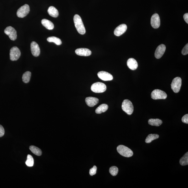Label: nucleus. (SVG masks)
<instances>
[{
	"label": "nucleus",
	"mask_w": 188,
	"mask_h": 188,
	"mask_svg": "<svg viewBox=\"0 0 188 188\" xmlns=\"http://www.w3.org/2000/svg\"><path fill=\"white\" fill-rule=\"evenodd\" d=\"M73 21L75 27L79 33L81 34H85L86 30L81 17L79 15L76 14L73 17Z\"/></svg>",
	"instance_id": "1"
},
{
	"label": "nucleus",
	"mask_w": 188,
	"mask_h": 188,
	"mask_svg": "<svg viewBox=\"0 0 188 188\" xmlns=\"http://www.w3.org/2000/svg\"><path fill=\"white\" fill-rule=\"evenodd\" d=\"M118 152L122 156L129 157L133 156V152L127 147L123 145L118 146L117 148Z\"/></svg>",
	"instance_id": "2"
},
{
	"label": "nucleus",
	"mask_w": 188,
	"mask_h": 188,
	"mask_svg": "<svg viewBox=\"0 0 188 188\" xmlns=\"http://www.w3.org/2000/svg\"><path fill=\"white\" fill-rule=\"evenodd\" d=\"M122 109L129 115H131L133 112V106L132 103L128 99H125L122 103Z\"/></svg>",
	"instance_id": "3"
},
{
	"label": "nucleus",
	"mask_w": 188,
	"mask_h": 188,
	"mask_svg": "<svg viewBox=\"0 0 188 188\" xmlns=\"http://www.w3.org/2000/svg\"><path fill=\"white\" fill-rule=\"evenodd\" d=\"M106 86L105 84L101 82H96L92 84L91 86L92 91L96 93H101L106 90Z\"/></svg>",
	"instance_id": "4"
},
{
	"label": "nucleus",
	"mask_w": 188,
	"mask_h": 188,
	"mask_svg": "<svg viewBox=\"0 0 188 188\" xmlns=\"http://www.w3.org/2000/svg\"><path fill=\"white\" fill-rule=\"evenodd\" d=\"M151 98L154 100L165 99L167 98L166 93L160 90L156 89L153 90L151 94Z\"/></svg>",
	"instance_id": "5"
},
{
	"label": "nucleus",
	"mask_w": 188,
	"mask_h": 188,
	"mask_svg": "<svg viewBox=\"0 0 188 188\" xmlns=\"http://www.w3.org/2000/svg\"><path fill=\"white\" fill-rule=\"evenodd\" d=\"M181 79L180 77H176L173 80L171 84V88L173 91L178 93L180 91L181 85Z\"/></svg>",
	"instance_id": "6"
},
{
	"label": "nucleus",
	"mask_w": 188,
	"mask_h": 188,
	"mask_svg": "<svg viewBox=\"0 0 188 188\" xmlns=\"http://www.w3.org/2000/svg\"><path fill=\"white\" fill-rule=\"evenodd\" d=\"M30 12V7L28 4L22 6L17 12V16L19 18H23L27 16Z\"/></svg>",
	"instance_id": "7"
},
{
	"label": "nucleus",
	"mask_w": 188,
	"mask_h": 188,
	"mask_svg": "<svg viewBox=\"0 0 188 188\" xmlns=\"http://www.w3.org/2000/svg\"><path fill=\"white\" fill-rule=\"evenodd\" d=\"M21 52L18 47L14 46L12 47L10 51V59L11 61H16L21 55Z\"/></svg>",
	"instance_id": "8"
},
{
	"label": "nucleus",
	"mask_w": 188,
	"mask_h": 188,
	"mask_svg": "<svg viewBox=\"0 0 188 188\" xmlns=\"http://www.w3.org/2000/svg\"><path fill=\"white\" fill-rule=\"evenodd\" d=\"M4 32L9 36V38L12 40H15L17 38L16 31L14 28L11 26L6 27L4 30Z\"/></svg>",
	"instance_id": "9"
},
{
	"label": "nucleus",
	"mask_w": 188,
	"mask_h": 188,
	"mask_svg": "<svg viewBox=\"0 0 188 188\" xmlns=\"http://www.w3.org/2000/svg\"><path fill=\"white\" fill-rule=\"evenodd\" d=\"M151 25L155 29H157L160 27V20L158 14L155 13L153 15L151 19Z\"/></svg>",
	"instance_id": "10"
},
{
	"label": "nucleus",
	"mask_w": 188,
	"mask_h": 188,
	"mask_svg": "<svg viewBox=\"0 0 188 188\" xmlns=\"http://www.w3.org/2000/svg\"><path fill=\"white\" fill-rule=\"evenodd\" d=\"M98 77L99 79L104 81H111L113 77L110 73L104 71H101L98 73Z\"/></svg>",
	"instance_id": "11"
},
{
	"label": "nucleus",
	"mask_w": 188,
	"mask_h": 188,
	"mask_svg": "<svg viewBox=\"0 0 188 188\" xmlns=\"http://www.w3.org/2000/svg\"><path fill=\"white\" fill-rule=\"evenodd\" d=\"M166 49V47L165 45L162 44L157 47L155 51V56L157 59H160L165 53Z\"/></svg>",
	"instance_id": "12"
},
{
	"label": "nucleus",
	"mask_w": 188,
	"mask_h": 188,
	"mask_svg": "<svg viewBox=\"0 0 188 188\" xmlns=\"http://www.w3.org/2000/svg\"><path fill=\"white\" fill-rule=\"evenodd\" d=\"M31 47L32 55L34 57H38L40 54V49L37 43L35 42H32L31 43Z\"/></svg>",
	"instance_id": "13"
},
{
	"label": "nucleus",
	"mask_w": 188,
	"mask_h": 188,
	"mask_svg": "<svg viewBox=\"0 0 188 188\" xmlns=\"http://www.w3.org/2000/svg\"><path fill=\"white\" fill-rule=\"evenodd\" d=\"M127 29V25L124 24H123L119 25L116 28L114 31V34L115 35L119 36L124 34L126 31Z\"/></svg>",
	"instance_id": "14"
},
{
	"label": "nucleus",
	"mask_w": 188,
	"mask_h": 188,
	"mask_svg": "<svg viewBox=\"0 0 188 188\" xmlns=\"http://www.w3.org/2000/svg\"><path fill=\"white\" fill-rule=\"evenodd\" d=\"M75 53L77 55L82 56H88L91 55V51L86 48L78 49L75 50Z\"/></svg>",
	"instance_id": "15"
},
{
	"label": "nucleus",
	"mask_w": 188,
	"mask_h": 188,
	"mask_svg": "<svg viewBox=\"0 0 188 188\" xmlns=\"http://www.w3.org/2000/svg\"><path fill=\"white\" fill-rule=\"evenodd\" d=\"M85 102L88 106L92 107L98 104L99 99L95 97H88L85 99Z\"/></svg>",
	"instance_id": "16"
},
{
	"label": "nucleus",
	"mask_w": 188,
	"mask_h": 188,
	"mask_svg": "<svg viewBox=\"0 0 188 188\" xmlns=\"http://www.w3.org/2000/svg\"><path fill=\"white\" fill-rule=\"evenodd\" d=\"M127 66L131 70H135L138 68V63L133 58H130L127 60Z\"/></svg>",
	"instance_id": "17"
},
{
	"label": "nucleus",
	"mask_w": 188,
	"mask_h": 188,
	"mask_svg": "<svg viewBox=\"0 0 188 188\" xmlns=\"http://www.w3.org/2000/svg\"><path fill=\"white\" fill-rule=\"evenodd\" d=\"M42 25L46 29L49 30H52L54 28L53 23L51 21L46 19H43L41 21Z\"/></svg>",
	"instance_id": "18"
},
{
	"label": "nucleus",
	"mask_w": 188,
	"mask_h": 188,
	"mask_svg": "<svg viewBox=\"0 0 188 188\" xmlns=\"http://www.w3.org/2000/svg\"><path fill=\"white\" fill-rule=\"evenodd\" d=\"M47 12L50 16L54 18H57L59 16V12L58 10L53 6H51L49 7L47 10Z\"/></svg>",
	"instance_id": "19"
},
{
	"label": "nucleus",
	"mask_w": 188,
	"mask_h": 188,
	"mask_svg": "<svg viewBox=\"0 0 188 188\" xmlns=\"http://www.w3.org/2000/svg\"><path fill=\"white\" fill-rule=\"evenodd\" d=\"M148 124L152 126L157 127L160 126L162 124L163 121L159 119H150L148 121Z\"/></svg>",
	"instance_id": "20"
},
{
	"label": "nucleus",
	"mask_w": 188,
	"mask_h": 188,
	"mask_svg": "<svg viewBox=\"0 0 188 188\" xmlns=\"http://www.w3.org/2000/svg\"><path fill=\"white\" fill-rule=\"evenodd\" d=\"M109 108V106L106 104H103L99 106L96 110L97 114H100L106 111Z\"/></svg>",
	"instance_id": "21"
},
{
	"label": "nucleus",
	"mask_w": 188,
	"mask_h": 188,
	"mask_svg": "<svg viewBox=\"0 0 188 188\" xmlns=\"http://www.w3.org/2000/svg\"><path fill=\"white\" fill-rule=\"evenodd\" d=\"M29 149L34 154L40 156L42 154V151L40 149L35 146H31L29 147Z\"/></svg>",
	"instance_id": "22"
},
{
	"label": "nucleus",
	"mask_w": 188,
	"mask_h": 188,
	"mask_svg": "<svg viewBox=\"0 0 188 188\" xmlns=\"http://www.w3.org/2000/svg\"><path fill=\"white\" fill-rule=\"evenodd\" d=\"M47 41L49 42H53L56 45H60L62 44L61 40L59 38L56 37H51L47 38Z\"/></svg>",
	"instance_id": "23"
},
{
	"label": "nucleus",
	"mask_w": 188,
	"mask_h": 188,
	"mask_svg": "<svg viewBox=\"0 0 188 188\" xmlns=\"http://www.w3.org/2000/svg\"><path fill=\"white\" fill-rule=\"evenodd\" d=\"M159 137V136L158 135L155 134H151L147 137L145 140V142L147 143H151L153 140L158 139Z\"/></svg>",
	"instance_id": "24"
},
{
	"label": "nucleus",
	"mask_w": 188,
	"mask_h": 188,
	"mask_svg": "<svg viewBox=\"0 0 188 188\" xmlns=\"http://www.w3.org/2000/svg\"><path fill=\"white\" fill-rule=\"evenodd\" d=\"M31 76V73L29 71L25 72L24 73L22 76V81L24 82L27 83L30 81Z\"/></svg>",
	"instance_id": "25"
},
{
	"label": "nucleus",
	"mask_w": 188,
	"mask_h": 188,
	"mask_svg": "<svg viewBox=\"0 0 188 188\" xmlns=\"http://www.w3.org/2000/svg\"><path fill=\"white\" fill-rule=\"evenodd\" d=\"M179 163L182 166L187 165L188 164V153L187 152L181 157Z\"/></svg>",
	"instance_id": "26"
},
{
	"label": "nucleus",
	"mask_w": 188,
	"mask_h": 188,
	"mask_svg": "<svg viewBox=\"0 0 188 188\" xmlns=\"http://www.w3.org/2000/svg\"><path fill=\"white\" fill-rule=\"evenodd\" d=\"M26 165L28 167H31L33 166L34 164V160L33 157L31 155H28L27 160L25 162Z\"/></svg>",
	"instance_id": "27"
},
{
	"label": "nucleus",
	"mask_w": 188,
	"mask_h": 188,
	"mask_svg": "<svg viewBox=\"0 0 188 188\" xmlns=\"http://www.w3.org/2000/svg\"><path fill=\"white\" fill-rule=\"evenodd\" d=\"M109 171L112 176H116L118 174V168L115 166H113L110 168Z\"/></svg>",
	"instance_id": "28"
},
{
	"label": "nucleus",
	"mask_w": 188,
	"mask_h": 188,
	"mask_svg": "<svg viewBox=\"0 0 188 188\" xmlns=\"http://www.w3.org/2000/svg\"><path fill=\"white\" fill-rule=\"evenodd\" d=\"M97 167L96 166H94V167L91 169L90 170L89 173L91 176H93L96 174Z\"/></svg>",
	"instance_id": "29"
},
{
	"label": "nucleus",
	"mask_w": 188,
	"mask_h": 188,
	"mask_svg": "<svg viewBox=\"0 0 188 188\" xmlns=\"http://www.w3.org/2000/svg\"><path fill=\"white\" fill-rule=\"evenodd\" d=\"M181 53L184 55H186L188 54V44H187L183 48Z\"/></svg>",
	"instance_id": "30"
},
{
	"label": "nucleus",
	"mask_w": 188,
	"mask_h": 188,
	"mask_svg": "<svg viewBox=\"0 0 188 188\" xmlns=\"http://www.w3.org/2000/svg\"><path fill=\"white\" fill-rule=\"evenodd\" d=\"M182 121L185 124H188V114H186L183 117Z\"/></svg>",
	"instance_id": "31"
},
{
	"label": "nucleus",
	"mask_w": 188,
	"mask_h": 188,
	"mask_svg": "<svg viewBox=\"0 0 188 188\" xmlns=\"http://www.w3.org/2000/svg\"><path fill=\"white\" fill-rule=\"evenodd\" d=\"M5 133V130L3 126L0 125V137H3Z\"/></svg>",
	"instance_id": "32"
},
{
	"label": "nucleus",
	"mask_w": 188,
	"mask_h": 188,
	"mask_svg": "<svg viewBox=\"0 0 188 188\" xmlns=\"http://www.w3.org/2000/svg\"><path fill=\"white\" fill-rule=\"evenodd\" d=\"M184 20L186 22L187 24L188 23V13H185L184 15Z\"/></svg>",
	"instance_id": "33"
}]
</instances>
